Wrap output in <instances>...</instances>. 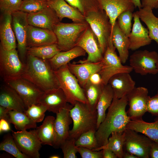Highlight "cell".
<instances>
[{
    "label": "cell",
    "mask_w": 158,
    "mask_h": 158,
    "mask_svg": "<svg viewBox=\"0 0 158 158\" xmlns=\"http://www.w3.org/2000/svg\"><path fill=\"white\" fill-rule=\"evenodd\" d=\"M147 112L158 117V90L155 95L150 97L147 104Z\"/></svg>",
    "instance_id": "cell-46"
},
{
    "label": "cell",
    "mask_w": 158,
    "mask_h": 158,
    "mask_svg": "<svg viewBox=\"0 0 158 158\" xmlns=\"http://www.w3.org/2000/svg\"><path fill=\"white\" fill-rule=\"evenodd\" d=\"M47 111L46 107L39 103L28 107L24 112L33 121L37 123L43 121Z\"/></svg>",
    "instance_id": "cell-40"
},
{
    "label": "cell",
    "mask_w": 158,
    "mask_h": 158,
    "mask_svg": "<svg viewBox=\"0 0 158 158\" xmlns=\"http://www.w3.org/2000/svg\"><path fill=\"white\" fill-rule=\"evenodd\" d=\"M150 157L158 158V143L153 141L151 146Z\"/></svg>",
    "instance_id": "cell-50"
},
{
    "label": "cell",
    "mask_w": 158,
    "mask_h": 158,
    "mask_svg": "<svg viewBox=\"0 0 158 158\" xmlns=\"http://www.w3.org/2000/svg\"><path fill=\"white\" fill-rule=\"evenodd\" d=\"M104 85H95L89 80L83 88L87 100L86 104L92 110H96L97 102Z\"/></svg>",
    "instance_id": "cell-35"
},
{
    "label": "cell",
    "mask_w": 158,
    "mask_h": 158,
    "mask_svg": "<svg viewBox=\"0 0 158 158\" xmlns=\"http://www.w3.org/2000/svg\"><path fill=\"white\" fill-rule=\"evenodd\" d=\"M49 158H59L60 157L58 155L54 154L50 156Z\"/></svg>",
    "instance_id": "cell-55"
},
{
    "label": "cell",
    "mask_w": 158,
    "mask_h": 158,
    "mask_svg": "<svg viewBox=\"0 0 158 158\" xmlns=\"http://www.w3.org/2000/svg\"><path fill=\"white\" fill-rule=\"evenodd\" d=\"M133 17V12L127 11L121 13L117 18V22L119 28L128 37L131 30V21Z\"/></svg>",
    "instance_id": "cell-42"
},
{
    "label": "cell",
    "mask_w": 158,
    "mask_h": 158,
    "mask_svg": "<svg viewBox=\"0 0 158 158\" xmlns=\"http://www.w3.org/2000/svg\"><path fill=\"white\" fill-rule=\"evenodd\" d=\"M112 88L114 97L120 99L129 93L135 87V82L130 73L116 74L109 79L108 83Z\"/></svg>",
    "instance_id": "cell-22"
},
{
    "label": "cell",
    "mask_w": 158,
    "mask_h": 158,
    "mask_svg": "<svg viewBox=\"0 0 158 158\" xmlns=\"http://www.w3.org/2000/svg\"><path fill=\"white\" fill-rule=\"evenodd\" d=\"M25 67L16 49L6 50L0 46V73L4 81L21 77Z\"/></svg>",
    "instance_id": "cell-8"
},
{
    "label": "cell",
    "mask_w": 158,
    "mask_h": 158,
    "mask_svg": "<svg viewBox=\"0 0 158 158\" xmlns=\"http://www.w3.org/2000/svg\"><path fill=\"white\" fill-rule=\"evenodd\" d=\"M9 122L13 124L18 131L36 128V123L33 121L24 112L10 110L8 112Z\"/></svg>",
    "instance_id": "cell-34"
},
{
    "label": "cell",
    "mask_w": 158,
    "mask_h": 158,
    "mask_svg": "<svg viewBox=\"0 0 158 158\" xmlns=\"http://www.w3.org/2000/svg\"><path fill=\"white\" fill-rule=\"evenodd\" d=\"M69 103L56 114L54 123L55 141L53 147H60L62 143L69 138V127L73 122L70 114V110L73 107Z\"/></svg>",
    "instance_id": "cell-16"
},
{
    "label": "cell",
    "mask_w": 158,
    "mask_h": 158,
    "mask_svg": "<svg viewBox=\"0 0 158 158\" xmlns=\"http://www.w3.org/2000/svg\"><path fill=\"white\" fill-rule=\"evenodd\" d=\"M129 108L126 112L130 120L142 119L147 112V105L150 97L148 89L144 87H135L127 95Z\"/></svg>",
    "instance_id": "cell-14"
},
{
    "label": "cell",
    "mask_w": 158,
    "mask_h": 158,
    "mask_svg": "<svg viewBox=\"0 0 158 158\" xmlns=\"http://www.w3.org/2000/svg\"><path fill=\"white\" fill-rule=\"evenodd\" d=\"M39 103L46 107L49 111L56 114L68 103L64 92L59 87L44 92Z\"/></svg>",
    "instance_id": "cell-24"
},
{
    "label": "cell",
    "mask_w": 158,
    "mask_h": 158,
    "mask_svg": "<svg viewBox=\"0 0 158 158\" xmlns=\"http://www.w3.org/2000/svg\"><path fill=\"white\" fill-rule=\"evenodd\" d=\"M124 151L131 153L138 158H149L153 141L145 135H140L131 129H126L124 131Z\"/></svg>",
    "instance_id": "cell-10"
},
{
    "label": "cell",
    "mask_w": 158,
    "mask_h": 158,
    "mask_svg": "<svg viewBox=\"0 0 158 158\" xmlns=\"http://www.w3.org/2000/svg\"><path fill=\"white\" fill-rule=\"evenodd\" d=\"M9 111L6 108L0 106V119H5L9 122Z\"/></svg>",
    "instance_id": "cell-51"
},
{
    "label": "cell",
    "mask_w": 158,
    "mask_h": 158,
    "mask_svg": "<svg viewBox=\"0 0 158 158\" xmlns=\"http://www.w3.org/2000/svg\"><path fill=\"white\" fill-rule=\"evenodd\" d=\"M114 96V91L110 85L108 84L104 85L96 107L97 115V129L105 119L106 111L111 105Z\"/></svg>",
    "instance_id": "cell-31"
},
{
    "label": "cell",
    "mask_w": 158,
    "mask_h": 158,
    "mask_svg": "<svg viewBox=\"0 0 158 158\" xmlns=\"http://www.w3.org/2000/svg\"><path fill=\"white\" fill-rule=\"evenodd\" d=\"M123 158H138L137 156L129 152L124 151Z\"/></svg>",
    "instance_id": "cell-53"
},
{
    "label": "cell",
    "mask_w": 158,
    "mask_h": 158,
    "mask_svg": "<svg viewBox=\"0 0 158 158\" xmlns=\"http://www.w3.org/2000/svg\"><path fill=\"white\" fill-rule=\"evenodd\" d=\"M88 80L95 85H98L103 83L101 77L98 73L92 74Z\"/></svg>",
    "instance_id": "cell-49"
},
{
    "label": "cell",
    "mask_w": 158,
    "mask_h": 158,
    "mask_svg": "<svg viewBox=\"0 0 158 158\" xmlns=\"http://www.w3.org/2000/svg\"><path fill=\"white\" fill-rule=\"evenodd\" d=\"M136 12L140 19L147 26L150 38L158 44V18L150 8H140Z\"/></svg>",
    "instance_id": "cell-32"
},
{
    "label": "cell",
    "mask_w": 158,
    "mask_h": 158,
    "mask_svg": "<svg viewBox=\"0 0 158 158\" xmlns=\"http://www.w3.org/2000/svg\"><path fill=\"white\" fill-rule=\"evenodd\" d=\"M4 81L17 92L23 101L26 109L33 104L38 103L44 92L34 84L22 77Z\"/></svg>",
    "instance_id": "cell-11"
},
{
    "label": "cell",
    "mask_w": 158,
    "mask_h": 158,
    "mask_svg": "<svg viewBox=\"0 0 158 158\" xmlns=\"http://www.w3.org/2000/svg\"><path fill=\"white\" fill-rule=\"evenodd\" d=\"M0 106L9 111L24 112L26 109L23 101L17 92L5 83L0 88Z\"/></svg>",
    "instance_id": "cell-25"
},
{
    "label": "cell",
    "mask_w": 158,
    "mask_h": 158,
    "mask_svg": "<svg viewBox=\"0 0 158 158\" xmlns=\"http://www.w3.org/2000/svg\"><path fill=\"white\" fill-rule=\"evenodd\" d=\"M77 150L82 158H103L102 150L94 151L82 147H77Z\"/></svg>",
    "instance_id": "cell-45"
},
{
    "label": "cell",
    "mask_w": 158,
    "mask_h": 158,
    "mask_svg": "<svg viewBox=\"0 0 158 158\" xmlns=\"http://www.w3.org/2000/svg\"><path fill=\"white\" fill-rule=\"evenodd\" d=\"M76 139L69 138L61 144L60 147L63 154L64 158H77L76 154L78 152L77 147L75 145Z\"/></svg>",
    "instance_id": "cell-43"
},
{
    "label": "cell",
    "mask_w": 158,
    "mask_h": 158,
    "mask_svg": "<svg viewBox=\"0 0 158 158\" xmlns=\"http://www.w3.org/2000/svg\"><path fill=\"white\" fill-rule=\"evenodd\" d=\"M85 16L88 13L101 9L97 0H65Z\"/></svg>",
    "instance_id": "cell-37"
},
{
    "label": "cell",
    "mask_w": 158,
    "mask_h": 158,
    "mask_svg": "<svg viewBox=\"0 0 158 158\" xmlns=\"http://www.w3.org/2000/svg\"><path fill=\"white\" fill-rule=\"evenodd\" d=\"M22 0H0V9L2 13H9L19 11Z\"/></svg>",
    "instance_id": "cell-44"
},
{
    "label": "cell",
    "mask_w": 158,
    "mask_h": 158,
    "mask_svg": "<svg viewBox=\"0 0 158 158\" xmlns=\"http://www.w3.org/2000/svg\"><path fill=\"white\" fill-rule=\"evenodd\" d=\"M158 61L157 53L146 50L135 51L130 56L129 59L130 66L133 70L142 75L157 73L156 64Z\"/></svg>",
    "instance_id": "cell-9"
},
{
    "label": "cell",
    "mask_w": 158,
    "mask_h": 158,
    "mask_svg": "<svg viewBox=\"0 0 158 158\" xmlns=\"http://www.w3.org/2000/svg\"><path fill=\"white\" fill-rule=\"evenodd\" d=\"M89 25L86 21L71 23L59 22L55 25L52 30L56 36V44L59 48L61 51H66L75 46L78 39Z\"/></svg>",
    "instance_id": "cell-5"
},
{
    "label": "cell",
    "mask_w": 158,
    "mask_h": 158,
    "mask_svg": "<svg viewBox=\"0 0 158 158\" xmlns=\"http://www.w3.org/2000/svg\"><path fill=\"white\" fill-rule=\"evenodd\" d=\"M55 118L47 116L42 125L36 128L37 136L42 144L53 146L55 141L54 123Z\"/></svg>",
    "instance_id": "cell-30"
},
{
    "label": "cell",
    "mask_w": 158,
    "mask_h": 158,
    "mask_svg": "<svg viewBox=\"0 0 158 158\" xmlns=\"http://www.w3.org/2000/svg\"><path fill=\"white\" fill-rule=\"evenodd\" d=\"M134 23L128 38L129 49L136 50L140 48L150 44L152 40L149 35L148 30L140 22L138 15L136 12L133 13Z\"/></svg>",
    "instance_id": "cell-19"
},
{
    "label": "cell",
    "mask_w": 158,
    "mask_h": 158,
    "mask_svg": "<svg viewBox=\"0 0 158 158\" xmlns=\"http://www.w3.org/2000/svg\"><path fill=\"white\" fill-rule=\"evenodd\" d=\"M1 18L0 46L6 50L16 49V38L11 25V14L2 13Z\"/></svg>",
    "instance_id": "cell-26"
},
{
    "label": "cell",
    "mask_w": 158,
    "mask_h": 158,
    "mask_svg": "<svg viewBox=\"0 0 158 158\" xmlns=\"http://www.w3.org/2000/svg\"><path fill=\"white\" fill-rule=\"evenodd\" d=\"M76 46L82 48L88 54L86 59L80 60L77 63L97 62L102 60L103 55L97 39L89 25L78 39Z\"/></svg>",
    "instance_id": "cell-15"
},
{
    "label": "cell",
    "mask_w": 158,
    "mask_h": 158,
    "mask_svg": "<svg viewBox=\"0 0 158 158\" xmlns=\"http://www.w3.org/2000/svg\"><path fill=\"white\" fill-rule=\"evenodd\" d=\"M154 121L153 122L148 123L144 121L142 119L130 120L126 126V129L142 133L158 143V117L156 118Z\"/></svg>",
    "instance_id": "cell-29"
},
{
    "label": "cell",
    "mask_w": 158,
    "mask_h": 158,
    "mask_svg": "<svg viewBox=\"0 0 158 158\" xmlns=\"http://www.w3.org/2000/svg\"><path fill=\"white\" fill-rule=\"evenodd\" d=\"M49 6L47 1L37 0H23L19 11L27 13L39 12Z\"/></svg>",
    "instance_id": "cell-41"
},
{
    "label": "cell",
    "mask_w": 158,
    "mask_h": 158,
    "mask_svg": "<svg viewBox=\"0 0 158 158\" xmlns=\"http://www.w3.org/2000/svg\"><path fill=\"white\" fill-rule=\"evenodd\" d=\"M10 123L4 119H0V133L11 130L10 124Z\"/></svg>",
    "instance_id": "cell-48"
},
{
    "label": "cell",
    "mask_w": 158,
    "mask_h": 158,
    "mask_svg": "<svg viewBox=\"0 0 158 158\" xmlns=\"http://www.w3.org/2000/svg\"><path fill=\"white\" fill-rule=\"evenodd\" d=\"M27 19L29 25L52 30L54 26L60 22L49 6L39 12L28 13Z\"/></svg>",
    "instance_id": "cell-20"
},
{
    "label": "cell",
    "mask_w": 158,
    "mask_h": 158,
    "mask_svg": "<svg viewBox=\"0 0 158 158\" xmlns=\"http://www.w3.org/2000/svg\"><path fill=\"white\" fill-rule=\"evenodd\" d=\"M56 36L52 30L29 25L27 32V47H37L56 44Z\"/></svg>",
    "instance_id": "cell-18"
},
{
    "label": "cell",
    "mask_w": 158,
    "mask_h": 158,
    "mask_svg": "<svg viewBox=\"0 0 158 158\" xmlns=\"http://www.w3.org/2000/svg\"><path fill=\"white\" fill-rule=\"evenodd\" d=\"M115 49L111 36L107 42V49L101 61V68L98 72L104 85L108 84L109 79L114 75L122 72L130 73L133 70L130 66L122 64Z\"/></svg>",
    "instance_id": "cell-7"
},
{
    "label": "cell",
    "mask_w": 158,
    "mask_h": 158,
    "mask_svg": "<svg viewBox=\"0 0 158 158\" xmlns=\"http://www.w3.org/2000/svg\"><path fill=\"white\" fill-rule=\"evenodd\" d=\"M109 137L107 143L105 145L93 150L99 151L105 148L109 149L116 155L118 158H123L124 153V145L125 133L123 132H113Z\"/></svg>",
    "instance_id": "cell-33"
},
{
    "label": "cell",
    "mask_w": 158,
    "mask_h": 158,
    "mask_svg": "<svg viewBox=\"0 0 158 158\" xmlns=\"http://www.w3.org/2000/svg\"><path fill=\"white\" fill-rule=\"evenodd\" d=\"M86 53L82 48L76 46L69 50L59 52L48 61L55 71L67 65L75 58L85 56Z\"/></svg>",
    "instance_id": "cell-28"
},
{
    "label": "cell",
    "mask_w": 158,
    "mask_h": 158,
    "mask_svg": "<svg viewBox=\"0 0 158 158\" xmlns=\"http://www.w3.org/2000/svg\"><path fill=\"white\" fill-rule=\"evenodd\" d=\"M40 1H47L48 0H37Z\"/></svg>",
    "instance_id": "cell-56"
},
{
    "label": "cell",
    "mask_w": 158,
    "mask_h": 158,
    "mask_svg": "<svg viewBox=\"0 0 158 158\" xmlns=\"http://www.w3.org/2000/svg\"><path fill=\"white\" fill-rule=\"evenodd\" d=\"M47 2L49 6L55 11L60 21L64 18L70 19L74 23L86 21L85 16L65 0H48Z\"/></svg>",
    "instance_id": "cell-21"
},
{
    "label": "cell",
    "mask_w": 158,
    "mask_h": 158,
    "mask_svg": "<svg viewBox=\"0 0 158 158\" xmlns=\"http://www.w3.org/2000/svg\"><path fill=\"white\" fill-rule=\"evenodd\" d=\"M96 131V129H92L83 133L76 140V146L92 150L97 148L98 144L95 136Z\"/></svg>",
    "instance_id": "cell-39"
},
{
    "label": "cell",
    "mask_w": 158,
    "mask_h": 158,
    "mask_svg": "<svg viewBox=\"0 0 158 158\" xmlns=\"http://www.w3.org/2000/svg\"><path fill=\"white\" fill-rule=\"evenodd\" d=\"M22 78L32 83L44 92L59 88L54 71L48 60L27 54Z\"/></svg>",
    "instance_id": "cell-2"
},
{
    "label": "cell",
    "mask_w": 158,
    "mask_h": 158,
    "mask_svg": "<svg viewBox=\"0 0 158 158\" xmlns=\"http://www.w3.org/2000/svg\"><path fill=\"white\" fill-rule=\"evenodd\" d=\"M71 63L68 64L70 71L76 77L83 88L93 74L98 73L102 67L101 61L97 62Z\"/></svg>",
    "instance_id": "cell-23"
},
{
    "label": "cell",
    "mask_w": 158,
    "mask_h": 158,
    "mask_svg": "<svg viewBox=\"0 0 158 158\" xmlns=\"http://www.w3.org/2000/svg\"><path fill=\"white\" fill-rule=\"evenodd\" d=\"M135 8L138 7L139 9L142 8V6L140 0H132Z\"/></svg>",
    "instance_id": "cell-54"
},
{
    "label": "cell",
    "mask_w": 158,
    "mask_h": 158,
    "mask_svg": "<svg viewBox=\"0 0 158 158\" xmlns=\"http://www.w3.org/2000/svg\"><path fill=\"white\" fill-rule=\"evenodd\" d=\"M142 8H148L152 10L158 8V0H141Z\"/></svg>",
    "instance_id": "cell-47"
},
{
    "label": "cell",
    "mask_w": 158,
    "mask_h": 158,
    "mask_svg": "<svg viewBox=\"0 0 158 158\" xmlns=\"http://www.w3.org/2000/svg\"><path fill=\"white\" fill-rule=\"evenodd\" d=\"M85 17L86 22L95 35L104 55L107 42L111 36L112 28L109 17L102 9L91 12Z\"/></svg>",
    "instance_id": "cell-6"
},
{
    "label": "cell",
    "mask_w": 158,
    "mask_h": 158,
    "mask_svg": "<svg viewBox=\"0 0 158 158\" xmlns=\"http://www.w3.org/2000/svg\"><path fill=\"white\" fill-rule=\"evenodd\" d=\"M103 158H117L116 155L109 149L105 148L102 149Z\"/></svg>",
    "instance_id": "cell-52"
},
{
    "label": "cell",
    "mask_w": 158,
    "mask_h": 158,
    "mask_svg": "<svg viewBox=\"0 0 158 158\" xmlns=\"http://www.w3.org/2000/svg\"><path fill=\"white\" fill-rule=\"evenodd\" d=\"M61 51L57 44L37 47H27V54L48 60Z\"/></svg>",
    "instance_id": "cell-36"
},
{
    "label": "cell",
    "mask_w": 158,
    "mask_h": 158,
    "mask_svg": "<svg viewBox=\"0 0 158 158\" xmlns=\"http://www.w3.org/2000/svg\"><path fill=\"white\" fill-rule=\"evenodd\" d=\"M156 66H157V69H158V61H157V63Z\"/></svg>",
    "instance_id": "cell-57"
},
{
    "label": "cell",
    "mask_w": 158,
    "mask_h": 158,
    "mask_svg": "<svg viewBox=\"0 0 158 158\" xmlns=\"http://www.w3.org/2000/svg\"><path fill=\"white\" fill-rule=\"evenodd\" d=\"M59 87L64 92L68 103L74 106L77 102L86 104L84 90L69 71L67 65L54 71Z\"/></svg>",
    "instance_id": "cell-4"
},
{
    "label": "cell",
    "mask_w": 158,
    "mask_h": 158,
    "mask_svg": "<svg viewBox=\"0 0 158 158\" xmlns=\"http://www.w3.org/2000/svg\"><path fill=\"white\" fill-rule=\"evenodd\" d=\"M73 123L69 130V138L77 139L83 133L92 129H97V110L90 109L87 104L77 102L70 110Z\"/></svg>",
    "instance_id": "cell-3"
},
{
    "label": "cell",
    "mask_w": 158,
    "mask_h": 158,
    "mask_svg": "<svg viewBox=\"0 0 158 158\" xmlns=\"http://www.w3.org/2000/svg\"><path fill=\"white\" fill-rule=\"evenodd\" d=\"M97 0L109 17L112 29L120 14L127 11L133 12L135 8L132 0Z\"/></svg>",
    "instance_id": "cell-17"
},
{
    "label": "cell",
    "mask_w": 158,
    "mask_h": 158,
    "mask_svg": "<svg viewBox=\"0 0 158 158\" xmlns=\"http://www.w3.org/2000/svg\"><path fill=\"white\" fill-rule=\"evenodd\" d=\"M111 37L113 45L118 51L122 63H125L129 56V39L120 28L117 21L112 29Z\"/></svg>",
    "instance_id": "cell-27"
},
{
    "label": "cell",
    "mask_w": 158,
    "mask_h": 158,
    "mask_svg": "<svg viewBox=\"0 0 158 158\" xmlns=\"http://www.w3.org/2000/svg\"><path fill=\"white\" fill-rule=\"evenodd\" d=\"M0 144V150L5 151L16 158H28L19 149L12 135L8 134L4 137Z\"/></svg>",
    "instance_id": "cell-38"
},
{
    "label": "cell",
    "mask_w": 158,
    "mask_h": 158,
    "mask_svg": "<svg viewBox=\"0 0 158 158\" xmlns=\"http://www.w3.org/2000/svg\"><path fill=\"white\" fill-rule=\"evenodd\" d=\"M12 135L20 150L28 158H39V151L42 143L36 133V130L14 131Z\"/></svg>",
    "instance_id": "cell-12"
},
{
    "label": "cell",
    "mask_w": 158,
    "mask_h": 158,
    "mask_svg": "<svg viewBox=\"0 0 158 158\" xmlns=\"http://www.w3.org/2000/svg\"><path fill=\"white\" fill-rule=\"evenodd\" d=\"M27 14L20 11L11 13L12 28L18 42V52L21 61L25 63L27 56V32L29 25Z\"/></svg>",
    "instance_id": "cell-13"
},
{
    "label": "cell",
    "mask_w": 158,
    "mask_h": 158,
    "mask_svg": "<svg viewBox=\"0 0 158 158\" xmlns=\"http://www.w3.org/2000/svg\"><path fill=\"white\" fill-rule=\"evenodd\" d=\"M128 104L127 95L120 99L114 97L105 119L96 131L98 147L107 143L113 132H123L126 130L130 120L126 111Z\"/></svg>",
    "instance_id": "cell-1"
}]
</instances>
